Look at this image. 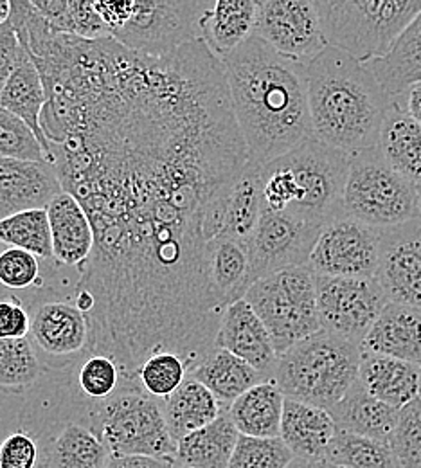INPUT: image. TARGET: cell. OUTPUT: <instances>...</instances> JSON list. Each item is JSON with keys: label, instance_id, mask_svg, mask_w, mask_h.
I'll return each mask as SVG.
<instances>
[{"label": "cell", "instance_id": "obj_1", "mask_svg": "<svg viewBox=\"0 0 421 468\" xmlns=\"http://www.w3.org/2000/svg\"><path fill=\"white\" fill-rule=\"evenodd\" d=\"M38 70L51 165L94 229L72 291L89 353L114 358L132 382L157 353L191 373L227 310L209 241L248 165L222 59L202 38L150 58L114 38L70 37Z\"/></svg>", "mask_w": 421, "mask_h": 468}, {"label": "cell", "instance_id": "obj_2", "mask_svg": "<svg viewBox=\"0 0 421 468\" xmlns=\"http://www.w3.org/2000/svg\"><path fill=\"white\" fill-rule=\"evenodd\" d=\"M222 63L248 163L268 165L313 139L306 65L254 35Z\"/></svg>", "mask_w": 421, "mask_h": 468}, {"label": "cell", "instance_id": "obj_3", "mask_svg": "<svg viewBox=\"0 0 421 468\" xmlns=\"http://www.w3.org/2000/svg\"><path fill=\"white\" fill-rule=\"evenodd\" d=\"M306 85L315 139L350 155L378 144L393 100L365 63L328 46L306 63Z\"/></svg>", "mask_w": 421, "mask_h": 468}, {"label": "cell", "instance_id": "obj_4", "mask_svg": "<svg viewBox=\"0 0 421 468\" xmlns=\"http://www.w3.org/2000/svg\"><path fill=\"white\" fill-rule=\"evenodd\" d=\"M350 157L313 137L294 152L259 166L263 209L324 229L344 215Z\"/></svg>", "mask_w": 421, "mask_h": 468}, {"label": "cell", "instance_id": "obj_5", "mask_svg": "<svg viewBox=\"0 0 421 468\" xmlns=\"http://www.w3.org/2000/svg\"><path fill=\"white\" fill-rule=\"evenodd\" d=\"M362 348L321 330L278 358L272 382L287 399L332 410L359 380Z\"/></svg>", "mask_w": 421, "mask_h": 468}, {"label": "cell", "instance_id": "obj_6", "mask_svg": "<svg viewBox=\"0 0 421 468\" xmlns=\"http://www.w3.org/2000/svg\"><path fill=\"white\" fill-rule=\"evenodd\" d=\"M111 37L124 49L161 58L202 38L200 22L211 2L205 0H94Z\"/></svg>", "mask_w": 421, "mask_h": 468}, {"label": "cell", "instance_id": "obj_7", "mask_svg": "<svg viewBox=\"0 0 421 468\" xmlns=\"http://www.w3.org/2000/svg\"><path fill=\"white\" fill-rule=\"evenodd\" d=\"M315 4L328 46L361 63L387 57L421 15V0H321Z\"/></svg>", "mask_w": 421, "mask_h": 468}, {"label": "cell", "instance_id": "obj_8", "mask_svg": "<svg viewBox=\"0 0 421 468\" xmlns=\"http://www.w3.org/2000/svg\"><path fill=\"white\" fill-rule=\"evenodd\" d=\"M68 418L89 425L103 440L112 458L175 460L177 456V441L166 425L163 400L153 399L135 382L122 386L107 402L85 408Z\"/></svg>", "mask_w": 421, "mask_h": 468}, {"label": "cell", "instance_id": "obj_9", "mask_svg": "<svg viewBox=\"0 0 421 468\" xmlns=\"http://www.w3.org/2000/svg\"><path fill=\"white\" fill-rule=\"evenodd\" d=\"M342 209L374 229L402 226L420 218L418 186L396 174L374 146L350 157Z\"/></svg>", "mask_w": 421, "mask_h": 468}, {"label": "cell", "instance_id": "obj_10", "mask_svg": "<svg viewBox=\"0 0 421 468\" xmlns=\"http://www.w3.org/2000/svg\"><path fill=\"white\" fill-rule=\"evenodd\" d=\"M267 326L278 355L321 332L315 274L308 267L258 280L243 297Z\"/></svg>", "mask_w": 421, "mask_h": 468}, {"label": "cell", "instance_id": "obj_11", "mask_svg": "<svg viewBox=\"0 0 421 468\" xmlns=\"http://www.w3.org/2000/svg\"><path fill=\"white\" fill-rule=\"evenodd\" d=\"M31 315L29 341L46 369L63 371L89 353L90 330L85 314L72 299L42 289L26 304Z\"/></svg>", "mask_w": 421, "mask_h": 468}, {"label": "cell", "instance_id": "obj_12", "mask_svg": "<svg viewBox=\"0 0 421 468\" xmlns=\"http://www.w3.org/2000/svg\"><path fill=\"white\" fill-rule=\"evenodd\" d=\"M321 328L362 345L389 303L376 278H335L315 274Z\"/></svg>", "mask_w": 421, "mask_h": 468}, {"label": "cell", "instance_id": "obj_13", "mask_svg": "<svg viewBox=\"0 0 421 468\" xmlns=\"http://www.w3.org/2000/svg\"><path fill=\"white\" fill-rule=\"evenodd\" d=\"M254 37L267 42L285 58L302 65L317 58L328 48L317 4L311 0L258 2Z\"/></svg>", "mask_w": 421, "mask_h": 468}, {"label": "cell", "instance_id": "obj_14", "mask_svg": "<svg viewBox=\"0 0 421 468\" xmlns=\"http://www.w3.org/2000/svg\"><path fill=\"white\" fill-rule=\"evenodd\" d=\"M378 245L380 229L342 215L319 234L308 269L319 276L374 278Z\"/></svg>", "mask_w": 421, "mask_h": 468}, {"label": "cell", "instance_id": "obj_15", "mask_svg": "<svg viewBox=\"0 0 421 468\" xmlns=\"http://www.w3.org/2000/svg\"><path fill=\"white\" fill-rule=\"evenodd\" d=\"M321 228L285 213L261 211L258 228L248 239L252 285L279 271L308 267Z\"/></svg>", "mask_w": 421, "mask_h": 468}, {"label": "cell", "instance_id": "obj_16", "mask_svg": "<svg viewBox=\"0 0 421 468\" xmlns=\"http://www.w3.org/2000/svg\"><path fill=\"white\" fill-rule=\"evenodd\" d=\"M376 282L389 303L421 310V220L380 229Z\"/></svg>", "mask_w": 421, "mask_h": 468}, {"label": "cell", "instance_id": "obj_17", "mask_svg": "<svg viewBox=\"0 0 421 468\" xmlns=\"http://www.w3.org/2000/svg\"><path fill=\"white\" fill-rule=\"evenodd\" d=\"M27 427L38 434L49 468H107L112 458L103 440L78 420L51 414Z\"/></svg>", "mask_w": 421, "mask_h": 468}, {"label": "cell", "instance_id": "obj_18", "mask_svg": "<svg viewBox=\"0 0 421 468\" xmlns=\"http://www.w3.org/2000/svg\"><path fill=\"white\" fill-rule=\"evenodd\" d=\"M61 191L51 163L0 157V220L29 209H47Z\"/></svg>", "mask_w": 421, "mask_h": 468}, {"label": "cell", "instance_id": "obj_19", "mask_svg": "<svg viewBox=\"0 0 421 468\" xmlns=\"http://www.w3.org/2000/svg\"><path fill=\"white\" fill-rule=\"evenodd\" d=\"M215 348L231 351L272 382L279 355L267 326L245 299L233 303L224 312Z\"/></svg>", "mask_w": 421, "mask_h": 468}, {"label": "cell", "instance_id": "obj_20", "mask_svg": "<svg viewBox=\"0 0 421 468\" xmlns=\"http://www.w3.org/2000/svg\"><path fill=\"white\" fill-rule=\"evenodd\" d=\"M339 427L330 410L292 399L285 400L279 438L294 458L311 465L326 462Z\"/></svg>", "mask_w": 421, "mask_h": 468}, {"label": "cell", "instance_id": "obj_21", "mask_svg": "<svg viewBox=\"0 0 421 468\" xmlns=\"http://www.w3.org/2000/svg\"><path fill=\"white\" fill-rule=\"evenodd\" d=\"M55 261L79 272L89 261L94 249V229L83 206L70 195L61 191L47 207Z\"/></svg>", "mask_w": 421, "mask_h": 468}, {"label": "cell", "instance_id": "obj_22", "mask_svg": "<svg viewBox=\"0 0 421 468\" xmlns=\"http://www.w3.org/2000/svg\"><path fill=\"white\" fill-rule=\"evenodd\" d=\"M361 348L421 366V310L387 303Z\"/></svg>", "mask_w": 421, "mask_h": 468}, {"label": "cell", "instance_id": "obj_23", "mask_svg": "<svg viewBox=\"0 0 421 468\" xmlns=\"http://www.w3.org/2000/svg\"><path fill=\"white\" fill-rule=\"evenodd\" d=\"M359 380L374 399L395 410L420 399V366L400 358L362 351Z\"/></svg>", "mask_w": 421, "mask_h": 468}, {"label": "cell", "instance_id": "obj_24", "mask_svg": "<svg viewBox=\"0 0 421 468\" xmlns=\"http://www.w3.org/2000/svg\"><path fill=\"white\" fill-rule=\"evenodd\" d=\"M258 2L254 0H215L204 13L202 40L220 59L227 58L243 46L256 26Z\"/></svg>", "mask_w": 421, "mask_h": 468}, {"label": "cell", "instance_id": "obj_25", "mask_svg": "<svg viewBox=\"0 0 421 468\" xmlns=\"http://www.w3.org/2000/svg\"><path fill=\"white\" fill-rule=\"evenodd\" d=\"M189 377L204 384L226 408H229L248 389L268 382L258 369L241 360L240 356L222 348L209 351L195 366Z\"/></svg>", "mask_w": 421, "mask_h": 468}, {"label": "cell", "instance_id": "obj_26", "mask_svg": "<svg viewBox=\"0 0 421 468\" xmlns=\"http://www.w3.org/2000/svg\"><path fill=\"white\" fill-rule=\"evenodd\" d=\"M376 146L396 174L421 186V124L395 101L385 114Z\"/></svg>", "mask_w": 421, "mask_h": 468}, {"label": "cell", "instance_id": "obj_27", "mask_svg": "<svg viewBox=\"0 0 421 468\" xmlns=\"http://www.w3.org/2000/svg\"><path fill=\"white\" fill-rule=\"evenodd\" d=\"M337 427L363 438L391 443L398 410L374 399L357 380L348 395L330 410Z\"/></svg>", "mask_w": 421, "mask_h": 468}, {"label": "cell", "instance_id": "obj_28", "mask_svg": "<svg viewBox=\"0 0 421 468\" xmlns=\"http://www.w3.org/2000/svg\"><path fill=\"white\" fill-rule=\"evenodd\" d=\"M240 436L229 410L224 408L213 423L182 438L175 462L191 468H229Z\"/></svg>", "mask_w": 421, "mask_h": 468}, {"label": "cell", "instance_id": "obj_29", "mask_svg": "<svg viewBox=\"0 0 421 468\" xmlns=\"http://www.w3.org/2000/svg\"><path fill=\"white\" fill-rule=\"evenodd\" d=\"M285 400L274 382H263L243 393L227 410L241 436L279 438Z\"/></svg>", "mask_w": 421, "mask_h": 468}, {"label": "cell", "instance_id": "obj_30", "mask_svg": "<svg viewBox=\"0 0 421 468\" xmlns=\"http://www.w3.org/2000/svg\"><path fill=\"white\" fill-rule=\"evenodd\" d=\"M209 271L213 291L226 308L243 299L252 287L248 243L233 238L209 241Z\"/></svg>", "mask_w": 421, "mask_h": 468}, {"label": "cell", "instance_id": "obj_31", "mask_svg": "<svg viewBox=\"0 0 421 468\" xmlns=\"http://www.w3.org/2000/svg\"><path fill=\"white\" fill-rule=\"evenodd\" d=\"M224 408L226 406L193 377H187L172 397L163 400L166 425L177 443L187 434L213 423Z\"/></svg>", "mask_w": 421, "mask_h": 468}, {"label": "cell", "instance_id": "obj_32", "mask_svg": "<svg viewBox=\"0 0 421 468\" xmlns=\"http://www.w3.org/2000/svg\"><path fill=\"white\" fill-rule=\"evenodd\" d=\"M46 103H47V94H46L42 76L37 65L33 63V59L29 58V55L26 53L0 94V107L20 117L37 133V137L44 144L49 157V144L44 137L42 124H40ZM49 163H51V157H49Z\"/></svg>", "mask_w": 421, "mask_h": 468}, {"label": "cell", "instance_id": "obj_33", "mask_svg": "<svg viewBox=\"0 0 421 468\" xmlns=\"http://www.w3.org/2000/svg\"><path fill=\"white\" fill-rule=\"evenodd\" d=\"M384 90L395 98L421 81V15L407 27L393 51L365 63Z\"/></svg>", "mask_w": 421, "mask_h": 468}, {"label": "cell", "instance_id": "obj_34", "mask_svg": "<svg viewBox=\"0 0 421 468\" xmlns=\"http://www.w3.org/2000/svg\"><path fill=\"white\" fill-rule=\"evenodd\" d=\"M261 211L263 206L259 166L248 163L227 198L222 229L216 238H233L248 243L258 228Z\"/></svg>", "mask_w": 421, "mask_h": 468}, {"label": "cell", "instance_id": "obj_35", "mask_svg": "<svg viewBox=\"0 0 421 468\" xmlns=\"http://www.w3.org/2000/svg\"><path fill=\"white\" fill-rule=\"evenodd\" d=\"M46 367L29 337L0 339V391L20 395L33 389Z\"/></svg>", "mask_w": 421, "mask_h": 468}, {"label": "cell", "instance_id": "obj_36", "mask_svg": "<svg viewBox=\"0 0 421 468\" xmlns=\"http://www.w3.org/2000/svg\"><path fill=\"white\" fill-rule=\"evenodd\" d=\"M0 245L16 247L40 260L55 261L47 209H29L0 220Z\"/></svg>", "mask_w": 421, "mask_h": 468}, {"label": "cell", "instance_id": "obj_37", "mask_svg": "<svg viewBox=\"0 0 421 468\" xmlns=\"http://www.w3.org/2000/svg\"><path fill=\"white\" fill-rule=\"evenodd\" d=\"M326 462L348 468H402L391 443L341 429L333 438Z\"/></svg>", "mask_w": 421, "mask_h": 468}, {"label": "cell", "instance_id": "obj_38", "mask_svg": "<svg viewBox=\"0 0 421 468\" xmlns=\"http://www.w3.org/2000/svg\"><path fill=\"white\" fill-rule=\"evenodd\" d=\"M187 377V366L181 356L174 353H157L150 356L137 373L141 388L157 400H166L172 397Z\"/></svg>", "mask_w": 421, "mask_h": 468}, {"label": "cell", "instance_id": "obj_39", "mask_svg": "<svg viewBox=\"0 0 421 468\" xmlns=\"http://www.w3.org/2000/svg\"><path fill=\"white\" fill-rule=\"evenodd\" d=\"M0 157L33 163H49L37 133L9 111L0 107Z\"/></svg>", "mask_w": 421, "mask_h": 468}, {"label": "cell", "instance_id": "obj_40", "mask_svg": "<svg viewBox=\"0 0 421 468\" xmlns=\"http://www.w3.org/2000/svg\"><path fill=\"white\" fill-rule=\"evenodd\" d=\"M0 285L9 292H22L35 289L37 292L46 289L40 258L35 254L5 247L0 250Z\"/></svg>", "mask_w": 421, "mask_h": 468}, {"label": "cell", "instance_id": "obj_41", "mask_svg": "<svg viewBox=\"0 0 421 468\" xmlns=\"http://www.w3.org/2000/svg\"><path fill=\"white\" fill-rule=\"evenodd\" d=\"M292 462L294 454L281 438L240 436L229 468H287Z\"/></svg>", "mask_w": 421, "mask_h": 468}, {"label": "cell", "instance_id": "obj_42", "mask_svg": "<svg viewBox=\"0 0 421 468\" xmlns=\"http://www.w3.org/2000/svg\"><path fill=\"white\" fill-rule=\"evenodd\" d=\"M391 447L402 468H421V399L398 410Z\"/></svg>", "mask_w": 421, "mask_h": 468}, {"label": "cell", "instance_id": "obj_43", "mask_svg": "<svg viewBox=\"0 0 421 468\" xmlns=\"http://www.w3.org/2000/svg\"><path fill=\"white\" fill-rule=\"evenodd\" d=\"M49 467L38 434L27 425L11 431L0 441V468Z\"/></svg>", "mask_w": 421, "mask_h": 468}, {"label": "cell", "instance_id": "obj_44", "mask_svg": "<svg viewBox=\"0 0 421 468\" xmlns=\"http://www.w3.org/2000/svg\"><path fill=\"white\" fill-rule=\"evenodd\" d=\"M70 35L83 40L112 38L94 0H70Z\"/></svg>", "mask_w": 421, "mask_h": 468}, {"label": "cell", "instance_id": "obj_45", "mask_svg": "<svg viewBox=\"0 0 421 468\" xmlns=\"http://www.w3.org/2000/svg\"><path fill=\"white\" fill-rule=\"evenodd\" d=\"M31 330V315L26 303L9 293L0 297V339H26Z\"/></svg>", "mask_w": 421, "mask_h": 468}, {"label": "cell", "instance_id": "obj_46", "mask_svg": "<svg viewBox=\"0 0 421 468\" xmlns=\"http://www.w3.org/2000/svg\"><path fill=\"white\" fill-rule=\"evenodd\" d=\"M24 55L26 49L22 48L11 22L7 20L0 26V94Z\"/></svg>", "mask_w": 421, "mask_h": 468}, {"label": "cell", "instance_id": "obj_47", "mask_svg": "<svg viewBox=\"0 0 421 468\" xmlns=\"http://www.w3.org/2000/svg\"><path fill=\"white\" fill-rule=\"evenodd\" d=\"M175 460L152 456H120L111 458L107 468H175Z\"/></svg>", "mask_w": 421, "mask_h": 468}, {"label": "cell", "instance_id": "obj_48", "mask_svg": "<svg viewBox=\"0 0 421 468\" xmlns=\"http://www.w3.org/2000/svg\"><path fill=\"white\" fill-rule=\"evenodd\" d=\"M393 101L415 121L421 124V81L407 87L402 94L395 96Z\"/></svg>", "mask_w": 421, "mask_h": 468}, {"label": "cell", "instance_id": "obj_49", "mask_svg": "<svg viewBox=\"0 0 421 468\" xmlns=\"http://www.w3.org/2000/svg\"><path fill=\"white\" fill-rule=\"evenodd\" d=\"M11 16V0H0V26Z\"/></svg>", "mask_w": 421, "mask_h": 468}, {"label": "cell", "instance_id": "obj_50", "mask_svg": "<svg viewBox=\"0 0 421 468\" xmlns=\"http://www.w3.org/2000/svg\"><path fill=\"white\" fill-rule=\"evenodd\" d=\"M287 468H313L311 463H308V462H302V460H298V458H294V462L289 465Z\"/></svg>", "mask_w": 421, "mask_h": 468}, {"label": "cell", "instance_id": "obj_51", "mask_svg": "<svg viewBox=\"0 0 421 468\" xmlns=\"http://www.w3.org/2000/svg\"><path fill=\"white\" fill-rule=\"evenodd\" d=\"M313 468H348L342 467V465H337V463H332V462H321V463H315Z\"/></svg>", "mask_w": 421, "mask_h": 468}, {"label": "cell", "instance_id": "obj_52", "mask_svg": "<svg viewBox=\"0 0 421 468\" xmlns=\"http://www.w3.org/2000/svg\"><path fill=\"white\" fill-rule=\"evenodd\" d=\"M418 211H420V220H421V186H418Z\"/></svg>", "mask_w": 421, "mask_h": 468}, {"label": "cell", "instance_id": "obj_53", "mask_svg": "<svg viewBox=\"0 0 421 468\" xmlns=\"http://www.w3.org/2000/svg\"><path fill=\"white\" fill-rule=\"evenodd\" d=\"M9 293H13V292H9V291H5V289H4V287H2V285H0V297H4V295H9Z\"/></svg>", "mask_w": 421, "mask_h": 468}, {"label": "cell", "instance_id": "obj_54", "mask_svg": "<svg viewBox=\"0 0 421 468\" xmlns=\"http://www.w3.org/2000/svg\"><path fill=\"white\" fill-rule=\"evenodd\" d=\"M175 468H191V467H184V465H179V463H175Z\"/></svg>", "mask_w": 421, "mask_h": 468}, {"label": "cell", "instance_id": "obj_55", "mask_svg": "<svg viewBox=\"0 0 421 468\" xmlns=\"http://www.w3.org/2000/svg\"><path fill=\"white\" fill-rule=\"evenodd\" d=\"M420 399H421V366H420Z\"/></svg>", "mask_w": 421, "mask_h": 468}, {"label": "cell", "instance_id": "obj_56", "mask_svg": "<svg viewBox=\"0 0 421 468\" xmlns=\"http://www.w3.org/2000/svg\"><path fill=\"white\" fill-rule=\"evenodd\" d=\"M46 468H49V467H46Z\"/></svg>", "mask_w": 421, "mask_h": 468}]
</instances>
